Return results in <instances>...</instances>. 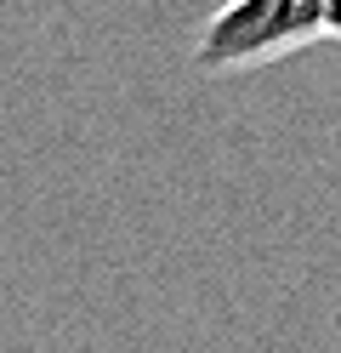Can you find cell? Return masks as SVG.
I'll use <instances>...</instances> for the list:
<instances>
[{
    "instance_id": "obj_1",
    "label": "cell",
    "mask_w": 341,
    "mask_h": 353,
    "mask_svg": "<svg viewBox=\"0 0 341 353\" xmlns=\"http://www.w3.org/2000/svg\"><path fill=\"white\" fill-rule=\"evenodd\" d=\"M307 46H341V0H227L194 40V69L245 74Z\"/></svg>"
}]
</instances>
